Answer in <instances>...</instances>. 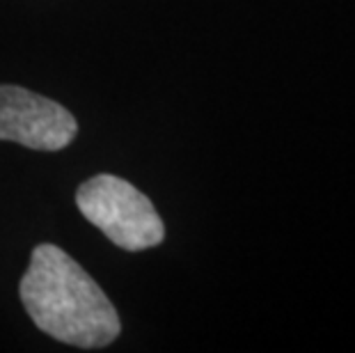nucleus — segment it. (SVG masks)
<instances>
[{
	"label": "nucleus",
	"mask_w": 355,
	"mask_h": 353,
	"mask_svg": "<svg viewBox=\"0 0 355 353\" xmlns=\"http://www.w3.org/2000/svg\"><path fill=\"white\" fill-rule=\"evenodd\" d=\"M76 207L112 243L140 252L165 241V225L156 207L131 182L115 175H94L76 191Z\"/></svg>",
	"instance_id": "2"
},
{
	"label": "nucleus",
	"mask_w": 355,
	"mask_h": 353,
	"mask_svg": "<svg viewBox=\"0 0 355 353\" xmlns=\"http://www.w3.org/2000/svg\"><path fill=\"white\" fill-rule=\"evenodd\" d=\"M19 296L28 317L42 333L78 349H103L122 333V321L71 255L53 243H40L19 282Z\"/></svg>",
	"instance_id": "1"
},
{
	"label": "nucleus",
	"mask_w": 355,
	"mask_h": 353,
	"mask_svg": "<svg viewBox=\"0 0 355 353\" xmlns=\"http://www.w3.org/2000/svg\"><path fill=\"white\" fill-rule=\"evenodd\" d=\"M76 133V117L58 101L21 85H0V140L58 152L71 145Z\"/></svg>",
	"instance_id": "3"
}]
</instances>
